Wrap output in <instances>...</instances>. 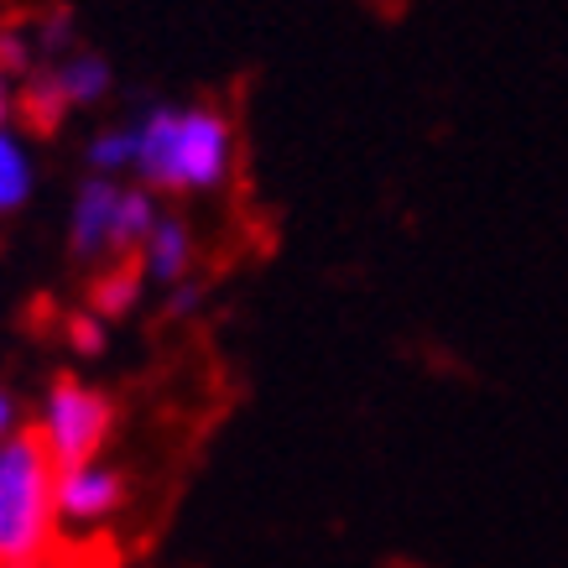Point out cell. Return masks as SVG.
Here are the masks:
<instances>
[{"label": "cell", "mask_w": 568, "mask_h": 568, "mask_svg": "<svg viewBox=\"0 0 568 568\" xmlns=\"http://www.w3.org/2000/svg\"><path fill=\"white\" fill-rule=\"evenodd\" d=\"M58 480L63 469L52 459L42 423H27L0 448V568H32L58 548L52 542Z\"/></svg>", "instance_id": "6da1fadb"}, {"label": "cell", "mask_w": 568, "mask_h": 568, "mask_svg": "<svg viewBox=\"0 0 568 568\" xmlns=\"http://www.w3.org/2000/svg\"><path fill=\"white\" fill-rule=\"evenodd\" d=\"M136 162L152 189H220L235 162V131L220 110H189V115L156 110L136 136Z\"/></svg>", "instance_id": "7a4b0ae2"}, {"label": "cell", "mask_w": 568, "mask_h": 568, "mask_svg": "<svg viewBox=\"0 0 568 568\" xmlns=\"http://www.w3.org/2000/svg\"><path fill=\"white\" fill-rule=\"evenodd\" d=\"M115 428V402L94 386L73 376H52V392H48V444H52V459L63 475L73 469H89L94 454L104 448Z\"/></svg>", "instance_id": "3957f363"}, {"label": "cell", "mask_w": 568, "mask_h": 568, "mask_svg": "<svg viewBox=\"0 0 568 568\" xmlns=\"http://www.w3.org/2000/svg\"><path fill=\"white\" fill-rule=\"evenodd\" d=\"M125 156H136V136H125V131H104L94 141V168H121Z\"/></svg>", "instance_id": "7c38bea8"}, {"label": "cell", "mask_w": 568, "mask_h": 568, "mask_svg": "<svg viewBox=\"0 0 568 568\" xmlns=\"http://www.w3.org/2000/svg\"><path fill=\"white\" fill-rule=\"evenodd\" d=\"M125 500V480L115 469H73L58 480V511H69L79 521H94V517H110L115 506Z\"/></svg>", "instance_id": "5b68a950"}, {"label": "cell", "mask_w": 568, "mask_h": 568, "mask_svg": "<svg viewBox=\"0 0 568 568\" xmlns=\"http://www.w3.org/2000/svg\"><path fill=\"white\" fill-rule=\"evenodd\" d=\"M6 417H11V396L0 392V428H6Z\"/></svg>", "instance_id": "9a60e30c"}, {"label": "cell", "mask_w": 568, "mask_h": 568, "mask_svg": "<svg viewBox=\"0 0 568 568\" xmlns=\"http://www.w3.org/2000/svg\"><path fill=\"white\" fill-rule=\"evenodd\" d=\"M115 209H121V189H110V183H84L79 209H73V256H79V261H89L94 251H104V245H110Z\"/></svg>", "instance_id": "8992f818"}, {"label": "cell", "mask_w": 568, "mask_h": 568, "mask_svg": "<svg viewBox=\"0 0 568 568\" xmlns=\"http://www.w3.org/2000/svg\"><path fill=\"white\" fill-rule=\"evenodd\" d=\"M27 328H32V334H58V328H63V313L52 308V297H37V303H27Z\"/></svg>", "instance_id": "5bb4252c"}, {"label": "cell", "mask_w": 568, "mask_h": 568, "mask_svg": "<svg viewBox=\"0 0 568 568\" xmlns=\"http://www.w3.org/2000/svg\"><path fill=\"white\" fill-rule=\"evenodd\" d=\"M58 79H63V89H69V100H100L104 84H110V69H104L100 58H73L69 69H58Z\"/></svg>", "instance_id": "9c48e42d"}, {"label": "cell", "mask_w": 568, "mask_h": 568, "mask_svg": "<svg viewBox=\"0 0 568 568\" xmlns=\"http://www.w3.org/2000/svg\"><path fill=\"white\" fill-rule=\"evenodd\" d=\"M32 63V52H27V37L17 27H0V73H17Z\"/></svg>", "instance_id": "4fadbf2b"}, {"label": "cell", "mask_w": 568, "mask_h": 568, "mask_svg": "<svg viewBox=\"0 0 568 568\" xmlns=\"http://www.w3.org/2000/svg\"><path fill=\"white\" fill-rule=\"evenodd\" d=\"M63 339H69L79 355H100L104 349V324L94 313H63Z\"/></svg>", "instance_id": "8fae6325"}, {"label": "cell", "mask_w": 568, "mask_h": 568, "mask_svg": "<svg viewBox=\"0 0 568 568\" xmlns=\"http://www.w3.org/2000/svg\"><path fill=\"white\" fill-rule=\"evenodd\" d=\"M146 245H152V251H146V272L162 276V282H178L183 266H189V230L178 220H168V224H156Z\"/></svg>", "instance_id": "ba28073f"}, {"label": "cell", "mask_w": 568, "mask_h": 568, "mask_svg": "<svg viewBox=\"0 0 568 568\" xmlns=\"http://www.w3.org/2000/svg\"><path fill=\"white\" fill-rule=\"evenodd\" d=\"M69 104L73 100H69V89H63V79H58V69H48L27 79V89H21V100H17V115L32 136H58Z\"/></svg>", "instance_id": "52a82bcc"}, {"label": "cell", "mask_w": 568, "mask_h": 568, "mask_svg": "<svg viewBox=\"0 0 568 568\" xmlns=\"http://www.w3.org/2000/svg\"><path fill=\"white\" fill-rule=\"evenodd\" d=\"M27 199V162L11 141L0 136V209H17Z\"/></svg>", "instance_id": "30bf717a"}, {"label": "cell", "mask_w": 568, "mask_h": 568, "mask_svg": "<svg viewBox=\"0 0 568 568\" xmlns=\"http://www.w3.org/2000/svg\"><path fill=\"white\" fill-rule=\"evenodd\" d=\"M141 276H146V251H125V256H110L104 261L100 276H89L84 287V303L94 318H125L131 313V303H136L141 293Z\"/></svg>", "instance_id": "277c9868"}]
</instances>
